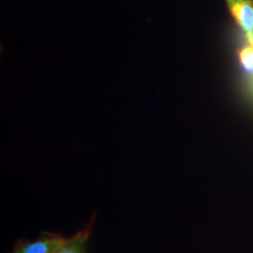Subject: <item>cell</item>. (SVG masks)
Instances as JSON below:
<instances>
[{
	"label": "cell",
	"instance_id": "1",
	"mask_svg": "<svg viewBox=\"0 0 253 253\" xmlns=\"http://www.w3.org/2000/svg\"><path fill=\"white\" fill-rule=\"evenodd\" d=\"M226 5L245 36H253V0H226Z\"/></svg>",
	"mask_w": 253,
	"mask_h": 253
},
{
	"label": "cell",
	"instance_id": "2",
	"mask_svg": "<svg viewBox=\"0 0 253 253\" xmlns=\"http://www.w3.org/2000/svg\"><path fill=\"white\" fill-rule=\"evenodd\" d=\"M66 239L55 235H45L31 243L17 245L13 253H56L65 244Z\"/></svg>",
	"mask_w": 253,
	"mask_h": 253
},
{
	"label": "cell",
	"instance_id": "3",
	"mask_svg": "<svg viewBox=\"0 0 253 253\" xmlns=\"http://www.w3.org/2000/svg\"><path fill=\"white\" fill-rule=\"evenodd\" d=\"M245 38L246 45L239 49L238 60L245 77L248 90L253 99V36H245Z\"/></svg>",
	"mask_w": 253,
	"mask_h": 253
},
{
	"label": "cell",
	"instance_id": "4",
	"mask_svg": "<svg viewBox=\"0 0 253 253\" xmlns=\"http://www.w3.org/2000/svg\"><path fill=\"white\" fill-rule=\"evenodd\" d=\"M89 238V230H84L73 236L72 238L66 239L65 244L61 246L56 253H86V244Z\"/></svg>",
	"mask_w": 253,
	"mask_h": 253
}]
</instances>
